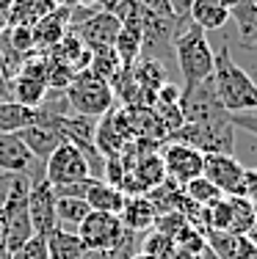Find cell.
Masks as SVG:
<instances>
[{"instance_id": "cell-45", "label": "cell", "mask_w": 257, "mask_h": 259, "mask_svg": "<svg viewBox=\"0 0 257 259\" xmlns=\"http://www.w3.org/2000/svg\"><path fill=\"white\" fill-rule=\"evenodd\" d=\"M252 209H254V218H257V199L252 201Z\"/></svg>"}, {"instance_id": "cell-28", "label": "cell", "mask_w": 257, "mask_h": 259, "mask_svg": "<svg viewBox=\"0 0 257 259\" xmlns=\"http://www.w3.org/2000/svg\"><path fill=\"white\" fill-rule=\"evenodd\" d=\"M86 69H89L91 75H97V77H102V80L111 83V80L122 72V61H119V55H116L114 47H105V50L91 53V61H89Z\"/></svg>"}, {"instance_id": "cell-10", "label": "cell", "mask_w": 257, "mask_h": 259, "mask_svg": "<svg viewBox=\"0 0 257 259\" xmlns=\"http://www.w3.org/2000/svg\"><path fill=\"white\" fill-rule=\"evenodd\" d=\"M161 160L166 168V180L177 185H186L202 177V165H205V155H199L197 149L186 144H177V141H163Z\"/></svg>"}, {"instance_id": "cell-6", "label": "cell", "mask_w": 257, "mask_h": 259, "mask_svg": "<svg viewBox=\"0 0 257 259\" xmlns=\"http://www.w3.org/2000/svg\"><path fill=\"white\" fill-rule=\"evenodd\" d=\"M166 141H177L186 144L191 149H197L199 155H232L235 149V127L232 124H182L166 135Z\"/></svg>"}, {"instance_id": "cell-17", "label": "cell", "mask_w": 257, "mask_h": 259, "mask_svg": "<svg viewBox=\"0 0 257 259\" xmlns=\"http://www.w3.org/2000/svg\"><path fill=\"white\" fill-rule=\"evenodd\" d=\"M122 226L127 232H136V234H146L155 229V221H158V209L152 207V201L146 196H130L125 201V209L119 215Z\"/></svg>"}, {"instance_id": "cell-35", "label": "cell", "mask_w": 257, "mask_h": 259, "mask_svg": "<svg viewBox=\"0 0 257 259\" xmlns=\"http://www.w3.org/2000/svg\"><path fill=\"white\" fill-rule=\"evenodd\" d=\"M3 102H14V97H11V77L0 69V105Z\"/></svg>"}, {"instance_id": "cell-16", "label": "cell", "mask_w": 257, "mask_h": 259, "mask_svg": "<svg viewBox=\"0 0 257 259\" xmlns=\"http://www.w3.org/2000/svg\"><path fill=\"white\" fill-rule=\"evenodd\" d=\"M17 138L25 144V149L36 160H39V163H45V160L50 157L61 144H64V138H61L56 130L45 127V124H28V127H22L20 133H17Z\"/></svg>"}, {"instance_id": "cell-39", "label": "cell", "mask_w": 257, "mask_h": 259, "mask_svg": "<svg viewBox=\"0 0 257 259\" xmlns=\"http://www.w3.org/2000/svg\"><path fill=\"white\" fill-rule=\"evenodd\" d=\"M11 180H14V174H6V171H0V207H3L6 196H9V188H11Z\"/></svg>"}, {"instance_id": "cell-12", "label": "cell", "mask_w": 257, "mask_h": 259, "mask_svg": "<svg viewBox=\"0 0 257 259\" xmlns=\"http://www.w3.org/2000/svg\"><path fill=\"white\" fill-rule=\"evenodd\" d=\"M78 33V39L86 45V50H105V47H114L116 45V36L122 30V22L114 11L108 9H100L94 11L91 17H86L83 22H78L75 28H69Z\"/></svg>"}, {"instance_id": "cell-25", "label": "cell", "mask_w": 257, "mask_h": 259, "mask_svg": "<svg viewBox=\"0 0 257 259\" xmlns=\"http://www.w3.org/2000/svg\"><path fill=\"white\" fill-rule=\"evenodd\" d=\"M91 212V207L86 204V199H56V218H58V226L66 232L75 229L86 221V215Z\"/></svg>"}, {"instance_id": "cell-34", "label": "cell", "mask_w": 257, "mask_h": 259, "mask_svg": "<svg viewBox=\"0 0 257 259\" xmlns=\"http://www.w3.org/2000/svg\"><path fill=\"white\" fill-rule=\"evenodd\" d=\"M230 124L257 135V110H246V113H230Z\"/></svg>"}, {"instance_id": "cell-46", "label": "cell", "mask_w": 257, "mask_h": 259, "mask_svg": "<svg viewBox=\"0 0 257 259\" xmlns=\"http://www.w3.org/2000/svg\"><path fill=\"white\" fill-rule=\"evenodd\" d=\"M254 6H257V0H254Z\"/></svg>"}, {"instance_id": "cell-20", "label": "cell", "mask_w": 257, "mask_h": 259, "mask_svg": "<svg viewBox=\"0 0 257 259\" xmlns=\"http://www.w3.org/2000/svg\"><path fill=\"white\" fill-rule=\"evenodd\" d=\"M125 201H127V196L122 193L119 188H114V185H108L102 180H94L91 188H89V193H86V204H89L91 209H97V212L122 215Z\"/></svg>"}, {"instance_id": "cell-19", "label": "cell", "mask_w": 257, "mask_h": 259, "mask_svg": "<svg viewBox=\"0 0 257 259\" xmlns=\"http://www.w3.org/2000/svg\"><path fill=\"white\" fill-rule=\"evenodd\" d=\"M188 20L199 30L213 33V30H222L230 22V9H224L218 0H194V6L188 9Z\"/></svg>"}, {"instance_id": "cell-18", "label": "cell", "mask_w": 257, "mask_h": 259, "mask_svg": "<svg viewBox=\"0 0 257 259\" xmlns=\"http://www.w3.org/2000/svg\"><path fill=\"white\" fill-rule=\"evenodd\" d=\"M56 9H58L56 0H11L9 11H6V20H9V25L33 28L36 22L45 20Z\"/></svg>"}, {"instance_id": "cell-31", "label": "cell", "mask_w": 257, "mask_h": 259, "mask_svg": "<svg viewBox=\"0 0 257 259\" xmlns=\"http://www.w3.org/2000/svg\"><path fill=\"white\" fill-rule=\"evenodd\" d=\"M11 259H50L45 234H33L22 248H17L14 254H11Z\"/></svg>"}, {"instance_id": "cell-11", "label": "cell", "mask_w": 257, "mask_h": 259, "mask_svg": "<svg viewBox=\"0 0 257 259\" xmlns=\"http://www.w3.org/2000/svg\"><path fill=\"white\" fill-rule=\"evenodd\" d=\"M28 212L30 224H33V234H47L58 226L56 218V193L53 185L45 180V171L30 177V190H28Z\"/></svg>"}, {"instance_id": "cell-22", "label": "cell", "mask_w": 257, "mask_h": 259, "mask_svg": "<svg viewBox=\"0 0 257 259\" xmlns=\"http://www.w3.org/2000/svg\"><path fill=\"white\" fill-rule=\"evenodd\" d=\"M45 240H47V254H50V259H78L86 251L81 237H78L75 232L61 229V226H56L53 232H47Z\"/></svg>"}, {"instance_id": "cell-27", "label": "cell", "mask_w": 257, "mask_h": 259, "mask_svg": "<svg viewBox=\"0 0 257 259\" xmlns=\"http://www.w3.org/2000/svg\"><path fill=\"white\" fill-rule=\"evenodd\" d=\"M182 193H186V199L191 201V204H197V207H210V204H216L218 199H224L222 190H218L213 182H207L205 177H197V180L186 182L182 185Z\"/></svg>"}, {"instance_id": "cell-2", "label": "cell", "mask_w": 257, "mask_h": 259, "mask_svg": "<svg viewBox=\"0 0 257 259\" xmlns=\"http://www.w3.org/2000/svg\"><path fill=\"white\" fill-rule=\"evenodd\" d=\"M213 89H216L218 102L227 108V113L257 110V83L246 69H241L232 61L227 41L216 50V61H213Z\"/></svg>"}, {"instance_id": "cell-41", "label": "cell", "mask_w": 257, "mask_h": 259, "mask_svg": "<svg viewBox=\"0 0 257 259\" xmlns=\"http://www.w3.org/2000/svg\"><path fill=\"white\" fill-rule=\"evenodd\" d=\"M169 259H197L194 254H188V251H180V248H174V254H171Z\"/></svg>"}, {"instance_id": "cell-7", "label": "cell", "mask_w": 257, "mask_h": 259, "mask_svg": "<svg viewBox=\"0 0 257 259\" xmlns=\"http://www.w3.org/2000/svg\"><path fill=\"white\" fill-rule=\"evenodd\" d=\"M75 234L81 237L86 251H119L130 232L122 226L119 215L91 209V212L86 215V221L78 226Z\"/></svg>"}, {"instance_id": "cell-21", "label": "cell", "mask_w": 257, "mask_h": 259, "mask_svg": "<svg viewBox=\"0 0 257 259\" xmlns=\"http://www.w3.org/2000/svg\"><path fill=\"white\" fill-rule=\"evenodd\" d=\"M127 171L136 177L138 185H141L146 193L166 180V168H163V160H161V155H158V152H146V155H141V157H138V163L130 165Z\"/></svg>"}, {"instance_id": "cell-36", "label": "cell", "mask_w": 257, "mask_h": 259, "mask_svg": "<svg viewBox=\"0 0 257 259\" xmlns=\"http://www.w3.org/2000/svg\"><path fill=\"white\" fill-rule=\"evenodd\" d=\"M0 259H11V254H9V234H6L3 212H0Z\"/></svg>"}, {"instance_id": "cell-33", "label": "cell", "mask_w": 257, "mask_h": 259, "mask_svg": "<svg viewBox=\"0 0 257 259\" xmlns=\"http://www.w3.org/2000/svg\"><path fill=\"white\" fill-rule=\"evenodd\" d=\"M141 11H150V14L161 17V20H177V14L171 11L169 0H136Z\"/></svg>"}, {"instance_id": "cell-5", "label": "cell", "mask_w": 257, "mask_h": 259, "mask_svg": "<svg viewBox=\"0 0 257 259\" xmlns=\"http://www.w3.org/2000/svg\"><path fill=\"white\" fill-rule=\"evenodd\" d=\"M180 113L188 124H230V113L216 97L213 77L180 91Z\"/></svg>"}, {"instance_id": "cell-40", "label": "cell", "mask_w": 257, "mask_h": 259, "mask_svg": "<svg viewBox=\"0 0 257 259\" xmlns=\"http://www.w3.org/2000/svg\"><path fill=\"white\" fill-rule=\"evenodd\" d=\"M197 259H222V256H218L213 248H207V245H205V248H202L199 254H197Z\"/></svg>"}, {"instance_id": "cell-14", "label": "cell", "mask_w": 257, "mask_h": 259, "mask_svg": "<svg viewBox=\"0 0 257 259\" xmlns=\"http://www.w3.org/2000/svg\"><path fill=\"white\" fill-rule=\"evenodd\" d=\"M246 165H241L235 155H205V165H202V177L213 182L224 196H232L238 185L243 180Z\"/></svg>"}, {"instance_id": "cell-42", "label": "cell", "mask_w": 257, "mask_h": 259, "mask_svg": "<svg viewBox=\"0 0 257 259\" xmlns=\"http://www.w3.org/2000/svg\"><path fill=\"white\" fill-rule=\"evenodd\" d=\"M218 3H222L224 9H232V6H238V3H241V0H218Z\"/></svg>"}, {"instance_id": "cell-37", "label": "cell", "mask_w": 257, "mask_h": 259, "mask_svg": "<svg viewBox=\"0 0 257 259\" xmlns=\"http://www.w3.org/2000/svg\"><path fill=\"white\" fill-rule=\"evenodd\" d=\"M169 6L177 17H188V9L194 6V0H169Z\"/></svg>"}, {"instance_id": "cell-29", "label": "cell", "mask_w": 257, "mask_h": 259, "mask_svg": "<svg viewBox=\"0 0 257 259\" xmlns=\"http://www.w3.org/2000/svg\"><path fill=\"white\" fill-rule=\"evenodd\" d=\"M174 240L166 237V234H161V232H146L144 234V240H141V254L146 256H152V259H169L171 254H174Z\"/></svg>"}, {"instance_id": "cell-4", "label": "cell", "mask_w": 257, "mask_h": 259, "mask_svg": "<svg viewBox=\"0 0 257 259\" xmlns=\"http://www.w3.org/2000/svg\"><path fill=\"white\" fill-rule=\"evenodd\" d=\"M28 190H30V177L14 174L9 196L0 207L6 221V234H9V254H14L17 248H22L33 237V224H30V212H28Z\"/></svg>"}, {"instance_id": "cell-38", "label": "cell", "mask_w": 257, "mask_h": 259, "mask_svg": "<svg viewBox=\"0 0 257 259\" xmlns=\"http://www.w3.org/2000/svg\"><path fill=\"white\" fill-rule=\"evenodd\" d=\"M78 259H122L116 251H83Z\"/></svg>"}, {"instance_id": "cell-32", "label": "cell", "mask_w": 257, "mask_h": 259, "mask_svg": "<svg viewBox=\"0 0 257 259\" xmlns=\"http://www.w3.org/2000/svg\"><path fill=\"white\" fill-rule=\"evenodd\" d=\"M91 182L94 180H83V182H72V185H61V188H53L56 199H86Z\"/></svg>"}, {"instance_id": "cell-1", "label": "cell", "mask_w": 257, "mask_h": 259, "mask_svg": "<svg viewBox=\"0 0 257 259\" xmlns=\"http://www.w3.org/2000/svg\"><path fill=\"white\" fill-rule=\"evenodd\" d=\"M213 61L216 50L207 41V33L199 30L188 17H177L174 22V64L180 66V75L186 85H197L213 77Z\"/></svg>"}, {"instance_id": "cell-43", "label": "cell", "mask_w": 257, "mask_h": 259, "mask_svg": "<svg viewBox=\"0 0 257 259\" xmlns=\"http://www.w3.org/2000/svg\"><path fill=\"white\" fill-rule=\"evenodd\" d=\"M246 237H249V240H252V243L257 245V224H254V229H252V232H249V234H246Z\"/></svg>"}, {"instance_id": "cell-26", "label": "cell", "mask_w": 257, "mask_h": 259, "mask_svg": "<svg viewBox=\"0 0 257 259\" xmlns=\"http://www.w3.org/2000/svg\"><path fill=\"white\" fill-rule=\"evenodd\" d=\"M230 201V212H232V224H230V234H249L254 229L257 218H254V209H252V201L243 199V196H227Z\"/></svg>"}, {"instance_id": "cell-13", "label": "cell", "mask_w": 257, "mask_h": 259, "mask_svg": "<svg viewBox=\"0 0 257 259\" xmlns=\"http://www.w3.org/2000/svg\"><path fill=\"white\" fill-rule=\"evenodd\" d=\"M0 171L36 177L45 171V163H39L30 155L25 149V144L17 138V133H0Z\"/></svg>"}, {"instance_id": "cell-23", "label": "cell", "mask_w": 257, "mask_h": 259, "mask_svg": "<svg viewBox=\"0 0 257 259\" xmlns=\"http://www.w3.org/2000/svg\"><path fill=\"white\" fill-rule=\"evenodd\" d=\"M230 17L238 28V36L246 45H257V6H254V0H241L238 6H232Z\"/></svg>"}, {"instance_id": "cell-30", "label": "cell", "mask_w": 257, "mask_h": 259, "mask_svg": "<svg viewBox=\"0 0 257 259\" xmlns=\"http://www.w3.org/2000/svg\"><path fill=\"white\" fill-rule=\"evenodd\" d=\"M171 240H174V245H177L180 251H188V254H194V256H197L199 251L207 245V243H205V232H202L199 226H194V224H186Z\"/></svg>"}, {"instance_id": "cell-44", "label": "cell", "mask_w": 257, "mask_h": 259, "mask_svg": "<svg viewBox=\"0 0 257 259\" xmlns=\"http://www.w3.org/2000/svg\"><path fill=\"white\" fill-rule=\"evenodd\" d=\"M130 259H152V256H146V254H136V256H130Z\"/></svg>"}, {"instance_id": "cell-8", "label": "cell", "mask_w": 257, "mask_h": 259, "mask_svg": "<svg viewBox=\"0 0 257 259\" xmlns=\"http://www.w3.org/2000/svg\"><path fill=\"white\" fill-rule=\"evenodd\" d=\"M45 94H47V55L36 53L22 61L17 75L11 77V97L20 105L39 108Z\"/></svg>"}, {"instance_id": "cell-9", "label": "cell", "mask_w": 257, "mask_h": 259, "mask_svg": "<svg viewBox=\"0 0 257 259\" xmlns=\"http://www.w3.org/2000/svg\"><path fill=\"white\" fill-rule=\"evenodd\" d=\"M45 180L50 182L53 188L91 180L89 163H86L83 152L78 149L75 144H66V141H64V144H61L58 149L45 160Z\"/></svg>"}, {"instance_id": "cell-15", "label": "cell", "mask_w": 257, "mask_h": 259, "mask_svg": "<svg viewBox=\"0 0 257 259\" xmlns=\"http://www.w3.org/2000/svg\"><path fill=\"white\" fill-rule=\"evenodd\" d=\"M66 33H69V9H66V6H58L56 11H50L45 20H39L33 28H30V36H33V50L42 53V55H47Z\"/></svg>"}, {"instance_id": "cell-3", "label": "cell", "mask_w": 257, "mask_h": 259, "mask_svg": "<svg viewBox=\"0 0 257 259\" xmlns=\"http://www.w3.org/2000/svg\"><path fill=\"white\" fill-rule=\"evenodd\" d=\"M66 102H69V110L78 116H91V119H100L111 110L114 105V91L111 83L97 75H91L89 69L75 72L72 83L66 85Z\"/></svg>"}, {"instance_id": "cell-24", "label": "cell", "mask_w": 257, "mask_h": 259, "mask_svg": "<svg viewBox=\"0 0 257 259\" xmlns=\"http://www.w3.org/2000/svg\"><path fill=\"white\" fill-rule=\"evenodd\" d=\"M36 121V108L20 102H3L0 105V133H20L22 127Z\"/></svg>"}]
</instances>
